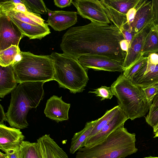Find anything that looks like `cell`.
<instances>
[{"label": "cell", "instance_id": "6da1fadb", "mask_svg": "<svg viewBox=\"0 0 158 158\" xmlns=\"http://www.w3.org/2000/svg\"><path fill=\"white\" fill-rule=\"evenodd\" d=\"M123 39L114 25L91 22L70 28L62 36L60 47L64 55L77 60L82 56L96 55L123 63L127 52L119 44Z\"/></svg>", "mask_w": 158, "mask_h": 158}, {"label": "cell", "instance_id": "7a4b0ae2", "mask_svg": "<svg viewBox=\"0 0 158 158\" xmlns=\"http://www.w3.org/2000/svg\"><path fill=\"white\" fill-rule=\"evenodd\" d=\"M45 82L20 83L11 92L10 104L6 113L11 127L20 129L28 127L27 114L31 109L36 108L43 99Z\"/></svg>", "mask_w": 158, "mask_h": 158}, {"label": "cell", "instance_id": "3957f363", "mask_svg": "<svg viewBox=\"0 0 158 158\" xmlns=\"http://www.w3.org/2000/svg\"><path fill=\"white\" fill-rule=\"evenodd\" d=\"M136 140L135 134L123 125L102 141L79 149L75 158H125L137 151Z\"/></svg>", "mask_w": 158, "mask_h": 158}, {"label": "cell", "instance_id": "277c9868", "mask_svg": "<svg viewBox=\"0 0 158 158\" xmlns=\"http://www.w3.org/2000/svg\"><path fill=\"white\" fill-rule=\"evenodd\" d=\"M111 87L120 108L128 119L134 120L144 116L148 112L151 104L148 102L143 89L133 84L123 73Z\"/></svg>", "mask_w": 158, "mask_h": 158}, {"label": "cell", "instance_id": "5b68a950", "mask_svg": "<svg viewBox=\"0 0 158 158\" xmlns=\"http://www.w3.org/2000/svg\"><path fill=\"white\" fill-rule=\"evenodd\" d=\"M20 55V59L13 64L18 83L53 80L55 71L50 55H37L21 51Z\"/></svg>", "mask_w": 158, "mask_h": 158}, {"label": "cell", "instance_id": "8992f818", "mask_svg": "<svg viewBox=\"0 0 158 158\" xmlns=\"http://www.w3.org/2000/svg\"><path fill=\"white\" fill-rule=\"evenodd\" d=\"M50 55L55 71L53 80L57 81L60 87L69 89L71 93L83 92L89 79L87 71L78 60L56 52H52Z\"/></svg>", "mask_w": 158, "mask_h": 158}, {"label": "cell", "instance_id": "52a82bcc", "mask_svg": "<svg viewBox=\"0 0 158 158\" xmlns=\"http://www.w3.org/2000/svg\"><path fill=\"white\" fill-rule=\"evenodd\" d=\"M0 13L7 16L23 35L30 39L41 40L51 33L48 23L39 14L13 10H0Z\"/></svg>", "mask_w": 158, "mask_h": 158}, {"label": "cell", "instance_id": "ba28073f", "mask_svg": "<svg viewBox=\"0 0 158 158\" xmlns=\"http://www.w3.org/2000/svg\"><path fill=\"white\" fill-rule=\"evenodd\" d=\"M139 0H101L107 16L120 30L127 24L126 15Z\"/></svg>", "mask_w": 158, "mask_h": 158}, {"label": "cell", "instance_id": "9c48e42d", "mask_svg": "<svg viewBox=\"0 0 158 158\" xmlns=\"http://www.w3.org/2000/svg\"><path fill=\"white\" fill-rule=\"evenodd\" d=\"M72 3L77 9V14L83 18L97 23H111L100 0H72Z\"/></svg>", "mask_w": 158, "mask_h": 158}, {"label": "cell", "instance_id": "30bf717a", "mask_svg": "<svg viewBox=\"0 0 158 158\" xmlns=\"http://www.w3.org/2000/svg\"><path fill=\"white\" fill-rule=\"evenodd\" d=\"M77 60L87 71L92 69L95 71L123 73L125 70L123 62L103 56L96 55L82 56Z\"/></svg>", "mask_w": 158, "mask_h": 158}, {"label": "cell", "instance_id": "8fae6325", "mask_svg": "<svg viewBox=\"0 0 158 158\" xmlns=\"http://www.w3.org/2000/svg\"><path fill=\"white\" fill-rule=\"evenodd\" d=\"M24 36L21 31L6 15L0 13V51L12 45L19 46Z\"/></svg>", "mask_w": 158, "mask_h": 158}, {"label": "cell", "instance_id": "7c38bea8", "mask_svg": "<svg viewBox=\"0 0 158 158\" xmlns=\"http://www.w3.org/2000/svg\"><path fill=\"white\" fill-rule=\"evenodd\" d=\"M135 8L136 12L134 20L127 30L137 34L154 22L152 1L139 0Z\"/></svg>", "mask_w": 158, "mask_h": 158}, {"label": "cell", "instance_id": "4fadbf2b", "mask_svg": "<svg viewBox=\"0 0 158 158\" xmlns=\"http://www.w3.org/2000/svg\"><path fill=\"white\" fill-rule=\"evenodd\" d=\"M48 25L56 31L65 30L77 22V12L63 10L52 11L47 9Z\"/></svg>", "mask_w": 158, "mask_h": 158}, {"label": "cell", "instance_id": "5bb4252c", "mask_svg": "<svg viewBox=\"0 0 158 158\" xmlns=\"http://www.w3.org/2000/svg\"><path fill=\"white\" fill-rule=\"evenodd\" d=\"M131 81L142 89L158 84V64H153L147 59Z\"/></svg>", "mask_w": 158, "mask_h": 158}, {"label": "cell", "instance_id": "9a60e30c", "mask_svg": "<svg viewBox=\"0 0 158 158\" xmlns=\"http://www.w3.org/2000/svg\"><path fill=\"white\" fill-rule=\"evenodd\" d=\"M70 105L62 100V96L54 95L48 100L44 113L46 117L57 123L67 120Z\"/></svg>", "mask_w": 158, "mask_h": 158}, {"label": "cell", "instance_id": "2e32d148", "mask_svg": "<svg viewBox=\"0 0 158 158\" xmlns=\"http://www.w3.org/2000/svg\"><path fill=\"white\" fill-rule=\"evenodd\" d=\"M153 23L148 25L142 31L136 34L130 42L123 63L125 70L143 56L142 52L144 41Z\"/></svg>", "mask_w": 158, "mask_h": 158}, {"label": "cell", "instance_id": "e0dca14e", "mask_svg": "<svg viewBox=\"0 0 158 158\" xmlns=\"http://www.w3.org/2000/svg\"><path fill=\"white\" fill-rule=\"evenodd\" d=\"M24 138L20 129L0 124V149L5 153L19 147Z\"/></svg>", "mask_w": 158, "mask_h": 158}, {"label": "cell", "instance_id": "ac0fdd59", "mask_svg": "<svg viewBox=\"0 0 158 158\" xmlns=\"http://www.w3.org/2000/svg\"><path fill=\"white\" fill-rule=\"evenodd\" d=\"M128 119L125 114L120 109L98 134L86 140L84 143V147L93 145L102 141L114 131L124 125Z\"/></svg>", "mask_w": 158, "mask_h": 158}, {"label": "cell", "instance_id": "d6986e66", "mask_svg": "<svg viewBox=\"0 0 158 158\" xmlns=\"http://www.w3.org/2000/svg\"><path fill=\"white\" fill-rule=\"evenodd\" d=\"M43 158H69L66 152L52 139L46 134L37 139Z\"/></svg>", "mask_w": 158, "mask_h": 158}, {"label": "cell", "instance_id": "ffe728a7", "mask_svg": "<svg viewBox=\"0 0 158 158\" xmlns=\"http://www.w3.org/2000/svg\"><path fill=\"white\" fill-rule=\"evenodd\" d=\"M0 97L3 98L17 86L13 64L6 67L0 65Z\"/></svg>", "mask_w": 158, "mask_h": 158}, {"label": "cell", "instance_id": "44dd1931", "mask_svg": "<svg viewBox=\"0 0 158 158\" xmlns=\"http://www.w3.org/2000/svg\"><path fill=\"white\" fill-rule=\"evenodd\" d=\"M98 119L87 122L84 128L80 131L74 134L71 139L69 149L71 154L84 147V143L94 127Z\"/></svg>", "mask_w": 158, "mask_h": 158}, {"label": "cell", "instance_id": "7402d4cb", "mask_svg": "<svg viewBox=\"0 0 158 158\" xmlns=\"http://www.w3.org/2000/svg\"><path fill=\"white\" fill-rule=\"evenodd\" d=\"M158 52V31L154 23L152 24L144 42L142 52L143 56L148 57L150 54Z\"/></svg>", "mask_w": 158, "mask_h": 158}, {"label": "cell", "instance_id": "603a6c76", "mask_svg": "<svg viewBox=\"0 0 158 158\" xmlns=\"http://www.w3.org/2000/svg\"><path fill=\"white\" fill-rule=\"evenodd\" d=\"M19 148L21 158H43L37 142L31 143L23 140Z\"/></svg>", "mask_w": 158, "mask_h": 158}, {"label": "cell", "instance_id": "cb8c5ba5", "mask_svg": "<svg viewBox=\"0 0 158 158\" xmlns=\"http://www.w3.org/2000/svg\"><path fill=\"white\" fill-rule=\"evenodd\" d=\"M21 52L19 46L13 45L0 51V65L5 67L13 64L16 61V58L20 55Z\"/></svg>", "mask_w": 158, "mask_h": 158}, {"label": "cell", "instance_id": "d4e9b609", "mask_svg": "<svg viewBox=\"0 0 158 158\" xmlns=\"http://www.w3.org/2000/svg\"><path fill=\"white\" fill-rule=\"evenodd\" d=\"M120 109L118 105L116 106L112 109L107 110L102 117L98 119L97 122L86 139L98 134L108 123Z\"/></svg>", "mask_w": 158, "mask_h": 158}, {"label": "cell", "instance_id": "484cf974", "mask_svg": "<svg viewBox=\"0 0 158 158\" xmlns=\"http://www.w3.org/2000/svg\"><path fill=\"white\" fill-rule=\"evenodd\" d=\"M27 9L31 12L37 14H46L47 7L43 1L40 0H22Z\"/></svg>", "mask_w": 158, "mask_h": 158}, {"label": "cell", "instance_id": "4316f807", "mask_svg": "<svg viewBox=\"0 0 158 158\" xmlns=\"http://www.w3.org/2000/svg\"><path fill=\"white\" fill-rule=\"evenodd\" d=\"M148 57L142 56L122 73L127 78L131 80L134 75L147 60Z\"/></svg>", "mask_w": 158, "mask_h": 158}, {"label": "cell", "instance_id": "83f0119b", "mask_svg": "<svg viewBox=\"0 0 158 158\" xmlns=\"http://www.w3.org/2000/svg\"><path fill=\"white\" fill-rule=\"evenodd\" d=\"M94 91H90L89 93L95 94L96 96L101 98V101L105 99H111L114 95L111 87H107L102 86L101 87L95 89Z\"/></svg>", "mask_w": 158, "mask_h": 158}, {"label": "cell", "instance_id": "f1b7e54d", "mask_svg": "<svg viewBox=\"0 0 158 158\" xmlns=\"http://www.w3.org/2000/svg\"><path fill=\"white\" fill-rule=\"evenodd\" d=\"M148 102L151 105L152 101L157 94L158 84L143 89Z\"/></svg>", "mask_w": 158, "mask_h": 158}, {"label": "cell", "instance_id": "f546056e", "mask_svg": "<svg viewBox=\"0 0 158 158\" xmlns=\"http://www.w3.org/2000/svg\"><path fill=\"white\" fill-rule=\"evenodd\" d=\"M145 119L147 123L153 128L158 123V107L154 110L148 112Z\"/></svg>", "mask_w": 158, "mask_h": 158}, {"label": "cell", "instance_id": "4dcf8cb0", "mask_svg": "<svg viewBox=\"0 0 158 158\" xmlns=\"http://www.w3.org/2000/svg\"><path fill=\"white\" fill-rule=\"evenodd\" d=\"M152 10L154 15V23L156 26H158V0H152Z\"/></svg>", "mask_w": 158, "mask_h": 158}, {"label": "cell", "instance_id": "1f68e13d", "mask_svg": "<svg viewBox=\"0 0 158 158\" xmlns=\"http://www.w3.org/2000/svg\"><path fill=\"white\" fill-rule=\"evenodd\" d=\"M136 12L135 6L131 9L128 11L126 15L127 24L128 26L133 21Z\"/></svg>", "mask_w": 158, "mask_h": 158}, {"label": "cell", "instance_id": "d6a6232c", "mask_svg": "<svg viewBox=\"0 0 158 158\" xmlns=\"http://www.w3.org/2000/svg\"><path fill=\"white\" fill-rule=\"evenodd\" d=\"M121 31L123 35L124 39L127 40L130 43L136 34L135 33L126 29H123Z\"/></svg>", "mask_w": 158, "mask_h": 158}, {"label": "cell", "instance_id": "836d02e7", "mask_svg": "<svg viewBox=\"0 0 158 158\" xmlns=\"http://www.w3.org/2000/svg\"><path fill=\"white\" fill-rule=\"evenodd\" d=\"M72 0H54V2L55 5L60 8H63L69 6Z\"/></svg>", "mask_w": 158, "mask_h": 158}, {"label": "cell", "instance_id": "e575fe53", "mask_svg": "<svg viewBox=\"0 0 158 158\" xmlns=\"http://www.w3.org/2000/svg\"><path fill=\"white\" fill-rule=\"evenodd\" d=\"M19 147L9 151L6 153L9 158H21Z\"/></svg>", "mask_w": 158, "mask_h": 158}, {"label": "cell", "instance_id": "d590c367", "mask_svg": "<svg viewBox=\"0 0 158 158\" xmlns=\"http://www.w3.org/2000/svg\"><path fill=\"white\" fill-rule=\"evenodd\" d=\"M158 107V90L157 94L153 98L149 108V112H151Z\"/></svg>", "mask_w": 158, "mask_h": 158}, {"label": "cell", "instance_id": "8d00e7d4", "mask_svg": "<svg viewBox=\"0 0 158 158\" xmlns=\"http://www.w3.org/2000/svg\"><path fill=\"white\" fill-rule=\"evenodd\" d=\"M147 57L148 59L151 64L154 65L158 64V54L157 53H151Z\"/></svg>", "mask_w": 158, "mask_h": 158}, {"label": "cell", "instance_id": "74e56055", "mask_svg": "<svg viewBox=\"0 0 158 158\" xmlns=\"http://www.w3.org/2000/svg\"><path fill=\"white\" fill-rule=\"evenodd\" d=\"M119 44L122 50L127 52L129 48L130 44L129 42L127 40L123 39L120 42Z\"/></svg>", "mask_w": 158, "mask_h": 158}, {"label": "cell", "instance_id": "f35d334b", "mask_svg": "<svg viewBox=\"0 0 158 158\" xmlns=\"http://www.w3.org/2000/svg\"><path fill=\"white\" fill-rule=\"evenodd\" d=\"M7 121L6 114L5 113L2 106L0 104V124H4V121Z\"/></svg>", "mask_w": 158, "mask_h": 158}, {"label": "cell", "instance_id": "ab89813d", "mask_svg": "<svg viewBox=\"0 0 158 158\" xmlns=\"http://www.w3.org/2000/svg\"><path fill=\"white\" fill-rule=\"evenodd\" d=\"M154 133L156 132L158 130V123L155 125V126L153 128Z\"/></svg>", "mask_w": 158, "mask_h": 158}, {"label": "cell", "instance_id": "60d3db41", "mask_svg": "<svg viewBox=\"0 0 158 158\" xmlns=\"http://www.w3.org/2000/svg\"><path fill=\"white\" fill-rule=\"evenodd\" d=\"M7 156L6 153L3 154L1 152H0V158H5Z\"/></svg>", "mask_w": 158, "mask_h": 158}, {"label": "cell", "instance_id": "b9f144b4", "mask_svg": "<svg viewBox=\"0 0 158 158\" xmlns=\"http://www.w3.org/2000/svg\"><path fill=\"white\" fill-rule=\"evenodd\" d=\"M155 136L154 137H158V130L155 133H154Z\"/></svg>", "mask_w": 158, "mask_h": 158}, {"label": "cell", "instance_id": "7bdbcfd3", "mask_svg": "<svg viewBox=\"0 0 158 158\" xmlns=\"http://www.w3.org/2000/svg\"><path fill=\"white\" fill-rule=\"evenodd\" d=\"M143 158H158V157H152L151 156H150L149 157H145Z\"/></svg>", "mask_w": 158, "mask_h": 158}, {"label": "cell", "instance_id": "ee69618b", "mask_svg": "<svg viewBox=\"0 0 158 158\" xmlns=\"http://www.w3.org/2000/svg\"><path fill=\"white\" fill-rule=\"evenodd\" d=\"M5 158H9V157L7 156Z\"/></svg>", "mask_w": 158, "mask_h": 158}, {"label": "cell", "instance_id": "f6af8a7d", "mask_svg": "<svg viewBox=\"0 0 158 158\" xmlns=\"http://www.w3.org/2000/svg\"><path fill=\"white\" fill-rule=\"evenodd\" d=\"M157 30H158V26H157Z\"/></svg>", "mask_w": 158, "mask_h": 158}, {"label": "cell", "instance_id": "bcb514c9", "mask_svg": "<svg viewBox=\"0 0 158 158\" xmlns=\"http://www.w3.org/2000/svg\"><path fill=\"white\" fill-rule=\"evenodd\" d=\"M157 53V54H158V52H157V53Z\"/></svg>", "mask_w": 158, "mask_h": 158}]
</instances>
